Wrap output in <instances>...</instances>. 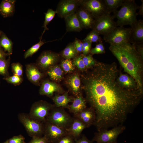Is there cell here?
Returning a JSON list of instances; mask_svg holds the SVG:
<instances>
[{"label": "cell", "instance_id": "obj_1", "mask_svg": "<svg viewBox=\"0 0 143 143\" xmlns=\"http://www.w3.org/2000/svg\"><path fill=\"white\" fill-rule=\"evenodd\" d=\"M81 75L85 99L94 110V125L100 129L123 124L140 104L143 91L122 87L117 79L119 74L115 63L97 61Z\"/></svg>", "mask_w": 143, "mask_h": 143}, {"label": "cell", "instance_id": "obj_2", "mask_svg": "<svg viewBox=\"0 0 143 143\" xmlns=\"http://www.w3.org/2000/svg\"><path fill=\"white\" fill-rule=\"evenodd\" d=\"M109 48L124 71L135 79L143 91V59L137 51L134 44L128 42L110 45Z\"/></svg>", "mask_w": 143, "mask_h": 143}, {"label": "cell", "instance_id": "obj_3", "mask_svg": "<svg viewBox=\"0 0 143 143\" xmlns=\"http://www.w3.org/2000/svg\"><path fill=\"white\" fill-rule=\"evenodd\" d=\"M139 7L135 0H124L120 10L113 12V15L117 19L116 22L117 26L126 25L132 26L137 20L136 11Z\"/></svg>", "mask_w": 143, "mask_h": 143}, {"label": "cell", "instance_id": "obj_4", "mask_svg": "<svg viewBox=\"0 0 143 143\" xmlns=\"http://www.w3.org/2000/svg\"><path fill=\"white\" fill-rule=\"evenodd\" d=\"M48 122L66 129L72 123L73 118L64 109L55 106L47 117Z\"/></svg>", "mask_w": 143, "mask_h": 143}, {"label": "cell", "instance_id": "obj_5", "mask_svg": "<svg viewBox=\"0 0 143 143\" xmlns=\"http://www.w3.org/2000/svg\"><path fill=\"white\" fill-rule=\"evenodd\" d=\"M131 28L116 27L104 36L105 41L110 45H118L129 42Z\"/></svg>", "mask_w": 143, "mask_h": 143}, {"label": "cell", "instance_id": "obj_6", "mask_svg": "<svg viewBox=\"0 0 143 143\" xmlns=\"http://www.w3.org/2000/svg\"><path fill=\"white\" fill-rule=\"evenodd\" d=\"M113 16L108 13L96 18L92 28L100 35H105L117 27Z\"/></svg>", "mask_w": 143, "mask_h": 143}, {"label": "cell", "instance_id": "obj_7", "mask_svg": "<svg viewBox=\"0 0 143 143\" xmlns=\"http://www.w3.org/2000/svg\"><path fill=\"white\" fill-rule=\"evenodd\" d=\"M126 127L120 125L110 129L103 130L95 133L92 140L96 143H113L117 142L118 136L125 130Z\"/></svg>", "mask_w": 143, "mask_h": 143}, {"label": "cell", "instance_id": "obj_8", "mask_svg": "<svg viewBox=\"0 0 143 143\" xmlns=\"http://www.w3.org/2000/svg\"><path fill=\"white\" fill-rule=\"evenodd\" d=\"M79 6L88 11L95 19L109 13L104 0H80Z\"/></svg>", "mask_w": 143, "mask_h": 143}, {"label": "cell", "instance_id": "obj_9", "mask_svg": "<svg viewBox=\"0 0 143 143\" xmlns=\"http://www.w3.org/2000/svg\"><path fill=\"white\" fill-rule=\"evenodd\" d=\"M60 57L58 53L51 51H45L40 55L35 64L39 69L47 71L56 65L59 60Z\"/></svg>", "mask_w": 143, "mask_h": 143}, {"label": "cell", "instance_id": "obj_10", "mask_svg": "<svg viewBox=\"0 0 143 143\" xmlns=\"http://www.w3.org/2000/svg\"><path fill=\"white\" fill-rule=\"evenodd\" d=\"M80 0H62L58 3L55 10L58 16L64 18L75 12L80 6Z\"/></svg>", "mask_w": 143, "mask_h": 143}, {"label": "cell", "instance_id": "obj_11", "mask_svg": "<svg viewBox=\"0 0 143 143\" xmlns=\"http://www.w3.org/2000/svg\"><path fill=\"white\" fill-rule=\"evenodd\" d=\"M46 125L44 135L49 143H55L61 138L67 135L66 129L61 128L48 122Z\"/></svg>", "mask_w": 143, "mask_h": 143}, {"label": "cell", "instance_id": "obj_12", "mask_svg": "<svg viewBox=\"0 0 143 143\" xmlns=\"http://www.w3.org/2000/svg\"><path fill=\"white\" fill-rule=\"evenodd\" d=\"M55 106L46 101H41L34 105L33 111V116L39 121L44 120L47 118L52 109Z\"/></svg>", "mask_w": 143, "mask_h": 143}, {"label": "cell", "instance_id": "obj_13", "mask_svg": "<svg viewBox=\"0 0 143 143\" xmlns=\"http://www.w3.org/2000/svg\"><path fill=\"white\" fill-rule=\"evenodd\" d=\"M65 92L56 83L45 80L42 82L39 90V94L48 97L52 96L55 92L63 94Z\"/></svg>", "mask_w": 143, "mask_h": 143}, {"label": "cell", "instance_id": "obj_14", "mask_svg": "<svg viewBox=\"0 0 143 143\" xmlns=\"http://www.w3.org/2000/svg\"><path fill=\"white\" fill-rule=\"evenodd\" d=\"M74 117L78 119L88 128L93 124L96 119V114L91 107H86L79 112L74 114Z\"/></svg>", "mask_w": 143, "mask_h": 143}, {"label": "cell", "instance_id": "obj_15", "mask_svg": "<svg viewBox=\"0 0 143 143\" xmlns=\"http://www.w3.org/2000/svg\"><path fill=\"white\" fill-rule=\"evenodd\" d=\"M129 42L136 44L143 42V20H137L131 26Z\"/></svg>", "mask_w": 143, "mask_h": 143}, {"label": "cell", "instance_id": "obj_16", "mask_svg": "<svg viewBox=\"0 0 143 143\" xmlns=\"http://www.w3.org/2000/svg\"><path fill=\"white\" fill-rule=\"evenodd\" d=\"M76 13L83 28L92 29L95 19L88 11L80 7Z\"/></svg>", "mask_w": 143, "mask_h": 143}, {"label": "cell", "instance_id": "obj_17", "mask_svg": "<svg viewBox=\"0 0 143 143\" xmlns=\"http://www.w3.org/2000/svg\"><path fill=\"white\" fill-rule=\"evenodd\" d=\"M21 120L27 130L32 134L40 135L44 131L42 124L38 121L30 119L26 117H21Z\"/></svg>", "mask_w": 143, "mask_h": 143}, {"label": "cell", "instance_id": "obj_18", "mask_svg": "<svg viewBox=\"0 0 143 143\" xmlns=\"http://www.w3.org/2000/svg\"><path fill=\"white\" fill-rule=\"evenodd\" d=\"M26 73L28 80L32 83L38 85L43 74L39 70L35 64L31 63L26 65Z\"/></svg>", "mask_w": 143, "mask_h": 143}, {"label": "cell", "instance_id": "obj_19", "mask_svg": "<svg viewBox=\"0 0 143 143\" xmlns=\"http://www.w3.org/2000/svg\"><path fill=\"white\" fill-rule=\"evenodd\" d=\"M65 84L70 91L74 95L80 93L81 80L78 74L75 73L68 77L65 81Z\"/></svg>", "mask_w": 143, "mask_h": 143}, {"label": "cell", "instance_id": "obj_20", "mask_svg": "<svg viewBox=\"0 0 143 143\" xmlns=\"http://www.w3.org/2000/svg\"><path fill=\"white\" fill-rule=\"evenodd\" d=\"M119 84L122 87L130 90H140L136 81L132 77L126 74H119L117 79Z\"/></svg>", "mask_w": 143, "mask_h": 143}, {"label": "cell", "instance_id": "obj_21", "mask_svg": "<svg viewBox=\"0 0 143 143\" xmlns=\"http://www.w3.org/2000/svg\"><path fill=\"white\" fill-rule=\"evenodd\" d=\"M66 32H80L83 29L75 12L64 18Z\"/></svg>", "mask_w": 143, "mask_h": 143}, {"label": "cell", "instance_id": "obj_22", "mask_svg": "<svg viewBox=\"0 0 143 143\" xmlns=\"http://www.w3.org/2000/svg\"><path fill=\"white\" fill-rule=\"evenodd\" d=\"M73 118L72 123L66 130L68 134L76 139L79 138L83 130L87 127L80 120L74 117Z\"/></svg>", "mask_w": 143, "mask_h": 143}, {"label": "cell", "instance_id": "obj_23", "mask_svg": "<svg viewBox=\"0 0 143 143\" xmlns=\"http://www.w3.org/2000/svg\"><path fill=\"white\" fill-rule=\"evenodd\" d=\"M86 102L85 99L81 93L74 98L72 104L69 105L68 109L73 115L76 114L87 107Z\"/></svg>", "mask_w": 143, "mask_h": 143}, {"label": "cell", "instance_id": "obj_24", "mask_svg": "<svg viewBox=\"0 0 143 143\" xmlns=\"http://www.w3.org/2000/svg\"><path fill=\"white\" fill-rule=\"evenodd\" d=\"M74 98L69 96L67 92H65L62 95L56 94L52 100L56 107L68 109L69 104L72 102Z\"/></svg>", "mask_w": 143, "mask_h": 143}, {"label": "cell", "instance_id": "obj_25", "mask_svg": "<svg viewBox=\"0 0 143 143\" xmlns=\"http://www.w3.org/2000/svg\"><path fill=\"white\" fill-rule=\"evenodd\" d=\"M14 0H5L2 2L0 5V11L4 16L12 15L15 10Z\"/></svg>", "mask_w": 143, "mask_h": 143}, {"label": "cell", "instance_id": "obj_26", "mask_svg": "<svg viewBox=\"0 0 143 143\" xmlns=\"http://www.w3.org/2000/svg\"><path fill=\"white\" fill-rule=\"evenodd\" d=\"M47 71L50 79L53 81L59 82L63 78L64 71L58 65H55L50 68Z\"/></svg>", "mask_w": 143, "mask_h": 143}, {"label": "cell", "instance_id": "obj_27", "mask_svg": "<svg viewBox=\"0 0 143 143\" xmlns=\"http://www.w3.org/2000/svg\"><path fill=\"white\" fill-rule=\"evenodd\" d=\"M73 43H69L61 51L60 55L65 59H74L78 56Z\"/></svg>", "mask_w": 143, "mask_h": 143}, {"label": "cell", "instance_id": "obj_28", "mask_svg": "<svg viewBox=\"0 0 143 143\" xmlns=\"http://www.w3.org/2000/svg\"><path fill=\"white\" fill-rule=\"evenodd\" d=\"M110 14L117 10L118 8L121 6L124 0H103Z\"/></svg>", "mask_w": 143, "mask_h": 143}, {"label": "cell", "instance_id": "obj_29", "mask_svg": "<svg viewBox=\"0 0 143 143\" xmlns=\"http://www.w3.org/2000/svg\"><path fill=\"white\" fill-rule=\"evenodd\" d=\"M0 46L3 47L5 51L7 52L9 55L12 54V42L5 35H2L0 39Z\"/></svg>", "mask_w": 143, "mask_h": 143}, {"label": "cell", "instance_id": "obj_30", "mask_svg": "<svg viewBox=\"0 0 143 143\" xmlns=\"http://www.w3.org/2000/svg\"><path fill=\"white\" fill-rule=\"evenodd\" d=\"M56 14L55 11L51 9H48L47 12L45 13V20L42 26L44 28V30L40 38H42V36L46 30H48V28L47 25L52 20Z\"/></svg>", "mask_w": 143, "mask_h": 143}, {"label": "cell", "instance_id": "obj_31", "mask_svg": "<svg viewBox=\"0 0 143 143\" xmlns=\"http://www.w3.org/2000/svg\"><path fill=\"white\" fill-rule=\"evenodd\" d=\"M100 34L97 32L92 30L87 35L82 42H96L97 43L102 42V39L100 36Z\"/></svg>", "mask_w": 143, "mask_h": 143}, {"label": "cell", "instance_id": "obj_32", "mask_svg": "<svg viewBox=\"0 0 143 143\" xmlns=\"http://www.w3.org/2000/svg\"><path fill=\"white\" fill-rule=\"evenodd\" d=\"M10 61V56L7 59H0V75L4 76L5 77L9 76L8 69Z\"/></svg>", "mask_w": 143, "mask_h": 143}, {"label": "cell", "instance_id": "obj_33", "mask_svg": "<svg viewBox=\"0 0 143 143\" xmlns=\"http://www.w3.org/2000/svg\"><path fill=\"white\" fill-rule=\"evenodd\" d=\"M42 38H40L39 41L38 43L33 46L26 51L24 54V57L25 59L32 56L38 50L41 46L45 43L47 42H44L42 40Z\"/></svg>", "mask_w": 143, "mask_h": 143}, {"label": "cell", "instance_id": "obj_34", "mask_svg": "<svg viewBox=\"0 0 143 143\" xmlns=\"http://www.w3.org/2000/svg\"><path fill=\"white\" fill-rule=\"evenodd\" d=\"M82 59L86 69L91 68L95 64L97 61L91 54L85 55L82 54Z\"/></svg>", "mask_w": 143, "mask_h": 143}, {"label": "cell", "instance_id": "obj_35", "mask_svg": "<svg viewBox=\"0 0 143 143\" xmlns=\"http://www.w3.org/2000/svg\"><path fill=\"white\" fill-rule=\"evenodd\" d=\"M61 65L62 70L66 73L71 72L74 69V66L70 59H65L62 60Z\"/></svg>", "mask_w": 143, "mask_h": 143}, {"label": "cell", "instance_id": "obj_36", "mask_svg": "<svg viewBox=\"0 0 143 143\" xmlns=\"http://www.w3.org/2000/svg\"><path fill=\"white\" fill-rule=\"evenodd\" d=\"M74 66H75L79 70L84 71L86 69L82 59V54L78 55L73 59L72 61Z\"/></svg>", "mask_w": 143, "mask_h": 143}, {"label": "cell", "instance_id": "obj_37", "mask_svg": "<svg viewBox=\"0 0 143 143\" xmlns=\"http://www.w3.org/2000/svg\"><path fill=\"white\" fill-rule=\"evenodd\" d=\"M3 79L8 82L11 83L15 86L20 84L23 82L22 77L14 75L11 76L4 77Z\"/></svg>", "mask_w": 143, "mask_h": 143}, {"label": "cell", "instance_id": "obj_38", "mask_svg": "<svg viewBox=\"0 0 143 143\" xmlns=\"http://www.w3.org/2000/svg\"><path fill=\"white\" fill-rule=\"evenodd\" d=\"M12 71L14 75L22 77L23 68L22 65L19 62L14 63L11 64Z\"/></svg>", "mask_w": 143, "mask_h": 143}, {"label": "cell", "instance_id": "obj_39", "mask_svg": "<svg viewBox=\"0 0 143 143\" xmlns=\"http://www.w3.org/2000/svg\"><path fill=\"white\" fill-rule=\"evenodd\" d=\"M105 52V47L102 42L97 43L95 47L91 49L90 52L91 55L102 54Z\"/></svg>", "mask_w": 143, "mask_h": 143}, {"label": "cell", "instance_id": "obj_40", "mask_svg": "<svg viewBox=\"0 0 143 143\" xmlns=\"http://www.w3.org/2000/svg\"><path fill=\"white\" fill-rule=\"evenodd\" d=\"M75 139L68 134L63 136L55 143H74Z\"/></svg>", "mask_w": 143, "mask_h": 143}, {"label": "cell", "instance_id": "obj_41", "mask_svg": "<svg viewBox=\"0 0 143 143\" xmlns=\"http://www.w3.org/2000/svg\"><path fill=\"white\" fill-rule=\"evenodd\" d=\"M82 42L83 47L82 49V53L83 55H87L90 53L91 49L92 43L89 42Z\"/></svg>", "mask_w": 143, "mask_h": 143}, {"label": "cell", "instance_id": "obj_42", "mask_svg": "<svg viewBox=\"0 0 143 143\" xmlns=\"http://www.w3.org/2000/svg\"><path fill=\"white\" fill-rule=\"evenodd\" d=\"M75 48L78 54L82 53L83 42L79 39L75 38L73 42Z\"/></svg>", "mask_w": 143, "mask_h": 143}, {"label": "cell", "instance_id": "obj_43", "mask_svg": "<svg viewBox=\"0 0 143 143\" xmlns=\"http://www.w3.org/2000/svg\"><path fill=\"white\" fill-rule=\"evenodd\" d=\"M30 143H49L46 137H36Z\"/></svg>", "mask_w": 143, "mask_h": 143}, {"label": "cell", "instance_id": "obj_44", "mask_svg": "<svg viewBox=\"0 0 143 143\" xmlns=\"http://www.w3.org/2000/svg\"><path fill=\"white\" fill-rule=\"evenodd\" d=\"M24 138L21 136L14 137L10 139L8 142L9 143H23Z\"/></svg>", "mask_w": 143, "mask_h": 143}, {"label": "cell", "instance_id": "obj_45", "mask_svg": "<svg viewBox=\"0 0 143 143\" xmlns=\"http://www.w3.org/2000/svg\"><path fill=\"white\" fill-rule=\"evenodd\" d=\"M93 142L92 141L90 140L83 135L81 137L75 139L74 143H93Z\"/></svg>", "mask_w": 143, "mask_h": 143}, {"label": "cell", "instance_id": "obj_46", "mask_svg": "<svg viewBox=\"0 0 143 143\" xmlns=\"http://www.w3.org/2000/svg\"><path fill=\"white\" fill-rule=\"evenodd\" d=\"M136 49L141 57L143 59V43L134 44Z\"/></svg>", "mask_w": 143, "mask_h": 143}, {"label": "cell", "instance_id": "obj_47", "mask_svg": "<svg viewBox=\"0 0 143 143\" xmlns=\"http://www.w3.org/2000/svg\"><path fill=\"white\" fill-rule=\"evenodd\" d=\"M141 4L140 6H139L138 9V12L137 13V15H139L143 16V0H141Z\"/></svg>", "mask_w": 143, "mask_h": 143}, {"label": "cell", "instance_id": "obj_48", "mask_svg": "<svg viewBox=\"0 0 143 143\" xmlns=\"http://www.w3.org/2000/svg\"><path fill=\"white\" fill-rule=\"evenodd\" d=\"M8 54L9 55L5 53L2 50L0 49V59H6V57Z\"/></svg>", "mask_w": 143, "mask_h": 143}, {"label": "cell", "instance_id": "obj_49", "mask_svg": "<svg viewBox=\"0 0 143 143\" xmlns=\"http://www.w3.org/2000/svg\"><path fill=\"white\" fill-rule=\"evenodd\" d=\"M5 143H9L8 142H6Z\"/></svg>", "mask_w": 143, "mask_h": 143}, {"label": "cell", "instance_id": "obj_50", "mask_svg": "<svg viewBox=\"0 0 143 143\" xmlns=\"http://www.w3.org/2000/svg\"><path fill=\"white\" fill-rule=\"evenodd\" d=\"M1 32L0 31V35L1 34Z\"/></svg>", "mask_w": 143, "mask_h": 143}, {"label": "cell", "instance_id": "obj_51", "mask_svg": "<svg viewBox=\"0 0 143 143\" xmlns=\"http://www.w3.org/2000/svg\"><path fill=\"white\" fill-rule=\"evenodd\" d=\"M117 143V142H115V143Z\"/></svg>", "mask_w": 143, "mask_h": 143}, {"label": "cell", "instance_id": "obj_52", "mask_svg": "<svg viewBox=\"0 0 143 143\" xmlns=\"http://www.w3.org/2000/svg\"></svg>", "mask_w": 143, "mask_h": 143}]
</instances>
